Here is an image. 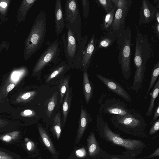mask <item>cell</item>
I'll return each instance as SVG.
<instances>
[{
  "instance_id": "44",
  "label": "cell",
  "mask_w": 159,
  "mask_h": 159,
  "mask_svg": "<svg viewBox=\"0 0 159 159\" xmlns=\"http://www.w3.org/2000/svg\"><path fill=\"white\" fill-rule=\"evenodd\" d=\"M0 6L2 8H5L7 6V3L5 2H2L0 3Z\"/></svg>"
},
{
  "instance_id": "32",
  "label": "cell",
  "mask_w": 159,
  "mask_h": 159,
  "mask_svg": "<svg viewBox=\"0 0 159 159\" xmlns=\"http://www.w3.org/2000/svg\"><path fill=\"white\" fill-rule=\"evenodd\" d=\"M69 88V80L67 78L61 80L60 82L59 89L60 92V103H62L63 97Z\"/></svg>"
},
{
  "instance_id": "19",
  "label": "cell",
  "mask_w": 159,
  "mask_h": 159,
  "mask_svg": "<svg viewBox=\"0 0 159 159\" xmlns=\"http://www.w3.org/2000/svg\"><path fill=\"white\" fill-rule=\"evenodd\" d=\"M116 9V7L114 5L111 11L104 16L102 23L100 25L101 29L103 32L111 31Z\"/></svg>"
},
{
  "instance_id": "40",
  "label": "cell",
  "mask_w": 159,
  "mask_h": 159,
  "mask_svg": "<svg viewBox=\"0 0 159 159\" xmlns=\"http://www.w3.org/2000/svg\"><path fill=\"white\" fill-rule=\"evenodd\" d=\"M159 148L156 149L154 152L149 155L144 157L143 158L146 159L152 158L154 157H159Z\"/></svg>"
},
{
  "instance_id": "10",
  "label": "cell",
  "mask_w": 159,
  "mask_h": 159,
  "mask_svg": "<svg viewBox=\"0 0 159 159\" xmlns=\"http://www.w3.org/2000/svg\"><path fill=\"white\" fill-rule=\"evenodd\" d=\"M58 39L49 43L44 51L38 59L33 69V73H37L50 63H57L60 58V48Z\"/></svg>"
},
{
  "instance_id": "26",
  "label": "cell",
  "mask_w": 159,
  "mask_h": 159,
  "mask_svg": "<svg viewBox=\"0 0 159 159\" xmlns=\"http://www.w3.org/2000/svg\"><path fill=\"white\" fill-rule=\"evenodd\" d=\"M68 68V65L66 62L63 61L61 62L48 77L46 82L49 81L52 79L61 74L67 70Z\"/></svg>"
},
{
  "instance_id": "11",
  "label": "cell",
  "mask_w": 159,
  "mask_h": 159,
  "mask_svg": "<svg viewBox=\"0 0 159 159\" xmlns=\"http://www.w3.org/2000/svg\"><path fill=\"white\" fill-rule=\"evenodd\" d=\"M97 77L110 91L116 94L128 102H131L132 99L128 93L122 86L116 80L97 74Z\"/></svg>"
},
{
  "instance_id": "18",
  "label": "cell",
  "mask_w": 159,
  "mask_h": 159,
  "mask_svg": "<svg viewBox=\"0 0 159 159\" xmlns=\"http://www.w3.org/2000/svg\"><path fill=\"white\" fill-rule=\"evenodd\" d=\"M88 149L89 155L92 157L97 155L100 150L94 132L90 133L87 139Z\"/></svg>"
},
{
  "instance_id": "15",
  "label": "cell",
  "mask_w": 159,
  "mask_h": 159,
  "mask_svg": "<svg viewBox=\"0 0 159 159\" xmlns=\"http://www.w3.org/2000/svg\"><path fill=\"white\" fill-rule=\"evenodd\" d=\"M22 139V132L14 130L0 134V141L7 145L18 144Z\"/></svg>"
},
{
  "instance_id": "31",
  "label": "cell",
  "mask_w": 159,
  "mask_h": 159,
  "mask_svg": "<svg viewBox=\"0 0 159 159\" xmlns=\"http://www.w3.org/2000/svg\"><path fill=\"white\" fill-rule=\"evenodd\" d=\"M57 93L58 92H57L54 93L48 102L47 113L49 117L51 116L55 107L57 105Z\"/></svg>"
},
{
  "instance_id": "4",
  "label": "cell",
  "mask_w": 159,
  "mask_h": 159,
  "mask_svg": "<svg viewBox=\"0 0 159 159\" xmlns=\"http://www.w3.org/2000/svg\"><path fill=\"white\" fill-rule=\"evenodd\" d=\"M45 12L41 10L36 18L25 43V57L27 59L41 47L45 39L47 30Z\"/></svg>"
},
{
  "instance_id": "25",
  "label": "cell",
  "mask_w": 159,
  "mask_h": 159,
  "mask_svg": "<svg viewBox=\"0 0 159 159\" xmlns=\"http://www.w3.org/2000/svg\"><path fill=\"white\" fill-rule=\"evenodd\" d=\"M18 146L23 148L30 155L35 149V145L34 142L28 138H25L24 140L18 144Z\"/></svg>"
},
{
  "instance_id": "3",
  "label": "cell",
  "mask_w": 159,
  "mask_h": 159,
  "mask_svg": "<svg viewBox=\"0 0 159 159\" xmlns=\"http://www.w3.org/2000/svg\"><path fill=\"white\" fill-rule=\"evenodd\" d=\"M111 120L115 128L125 133L143 138L148 136V125L144 119L133 109L130 114L125 116L112 115Z\"/></svg>"
},
{
  "instance_id": "36",
  "label": "cell",
  "mask_w": 159,
  "mask_h": 159,
  "mask_svg": "<svg viewBox=\"0 0 159 159\" xmlns=\"http://www.w3.org/2000/svg\"><path fill=\"white\" fill-rule=\"evenodd\" d=\"M20 115L24 117H33L36 115V113L34 110L27 109L22 111L20 113Z\"/></svg>"
},
{
  "instance_id": "13",
  "label": "cell",
  "mask_w": 159,
  "mask_h": 159,
  "mask_svg": "<svg viewBox=\"0 0 159 159\" xmlns=\"http://www.w3.org/2000/svg\"><path fill=\"white\" fill-rule=\"evenodd\" d=\"M98 40L93 33L86 45L82 61V67L84 71H86L90 65L96 51Z\"/></svg>"
},
{
  "instance_id": "30",
  "label": "cell",
  "mask_w": 159,
  "mask_h": 159,
  "mask_svg": "<svg viewBox=\"0 0 159 159\" xmlns=\"http://www.w3.org/2000/svg\"><path fill=\"white\" fill-rule=\"evenodd\" d=\"M37 93L35 91L26 92L20 95L16 100L17 102H28L33 98Z\"/></svg>"
},
{
  "instance_id": "5",
  "label": "cell",
  "mask_w": 159,
  "mask_h": 159,
  "mask_svg": "<svg viewBox=\"0 0 159 159\" xmlns=\"http://www.w3.org/2000/svg\"><path fill=\"white\" fill-rule=\"evenodd\" d=\"M66 29V35L64 31L62 37L65 57L70 65H81L82 66V61L88 37L85 35L79 44L74 32L69 28Z\"/></svg>"
},
{
  "instance_id": "28",
  "label": "cell",
  "mask_w": 159,
  "mask_h": 159,
  "mask_svg": "<svg viewBox=\"0 0 159 159\" xmlns=\"http://www.w3.org/2000/svg\"><path fill=\"white\" fill-rule=\"evenodd\" d=\"M0 159H21L20 156L7 149L0 147Z\"/></svg>"
},
{
  "instance_id": "14",
  "label": "cell",
  "mask_w": 159,
  "mask_h": 159,
  "mask_svg": "<svg viewBox=\"0 0 159 159\" xmlns=\"http://www.w3.org/2000/svg\"><path fill=\"white\" fill-rule=\"evenodd\" d=\"M54 10L55 30L57 36L62 32L65 26V22L61 0L55 1Z\"/></svg>"
},
{
  "instance_id": "34",
  "label": "cell",
  "mask_w": 159,
  "mask_h": 159,
  "mask_svg": "<svg viewBox=\"0 0 159 159\" xmlns=\"http://www.w3.org/2000/svg\"><path fill=\"white\" fill-rule=\"evenodd\" d=\"M81 3L83 7V16L85 20H86L89 13V2L87 0H82Z\"/></svg>"
},
{
  "instance_id": "42",
  "label": "cell",
  "mask_w": 159,
  "mask_h": 159,
  "mask_svg": "<svg viewBox=\"0 0 159 159\" xmlns=\"http://www.w3.org/2000/svg\"><path fill=\"white\" fill-rule=\"evenodd\" d=\"M15 86V85L14 84H9L7 88V92H9L12 90Z\"/></svg>"
},
{
  "instance_id": "6",
  "label": "cell",
  "mask_w": 159,
  "mask_h": 159,
  "mask_svg": "<svg viewBox=\"0 0 159 159\" xmlns=\"http://www.w3.org/2000/svg\"><path fill=\"white\" fill-rule=\"evenodd\" d=\"M132 32L128 26L117 38L119 50L118 60L124 78L128 80L131 75V57L132 50Z\"/></svg>"
},
{
  "instance_id": "37",
  "label": "cell",
  "mask_w": 159,
  "mask_h": 159,
  "mask_svg": "<svg viewBox=\"0 0 159 159\" xmlns=\"http://www.w3.org/2000/svg\"><path fill=\"white\" fill-rule=\"evenodd\" d=\"M9 123L7 121L0 119V131H8V127Z\"/></svg>"
},
{
  "instance_id": "7",
  "label": "cell",
  "mask_w": 159,
  "mask_h": 159,
  "mask_svg": "<svg viewBox=\"0 0 159 159\" xmlns=\"http://www.w3.org/2000/svg\"><path fill=\"white\" fill-rule=\"evenodd\" d=\"M64 15L66 28L72 30L75 34L79 44L83 37L81 34V19L77 0H66Z\"/></svg>"
},
{
  "instance_id": "12",
  "label": "cell",
  "mask_w": 159,
  "mask_h": 159,
  "mask_svg": "<svg viewBox=\"0 0 159 159\" xmlns=\"http://www.w3.org/2000/svg\"><path fill=\"white\" fill-rule=\"evenodd\" d=\"M158 11L159 9L150 3L149 0H143L139 11V26L148 24L155 20L156 14Z\"/></svg>"
},
{
  "instance_id": "29",
  "label": "cell",
  "mask_w": 159,
  "mask_h": 159,
  "mask_svg": "<svg viewBox=\"0 0 159 159\" xmlns=\"http://www.w3.org/2000/svg\"><path fill=\"white\" fill-rule=\"evenodd\" d=\"M95 2L98 7L103 8L106 13L111 11L114 7L111 0H96Z\"/></svg>"
},
{
  "instance_id": "9",
  "label": "cell",
  "mask_w": 159,
  "mask_h": 159,
  "mask_svg": "<svg viewBox=\"0 0 159 159\" xmlns=\"http://www.w3.org/2000/svg\"><path fill=\"white\" fill-rule=\"evenodd\" d=\"M116 7L111 31L117 38L125 29V18L129 11L131 0H111Z\"/></svg>"
},
{
  "instance_id": "38",
  "label": "cell",
  "mask_w": 159,
  "mask_h": 159,
  "mask_svg": "<svg viewBox=\"0 0 159 159\" xmlns=\"http://www.w3.org/2000/svg\"><path fill=\"white\" fill-rule=\"evenodd\" d=\"M76 155L79 157H83L86 155V151L84 148L77 150L76 152Z\"/></svg>"
},
{
  "instance_id": "41",
  "label": "cell",
  "mask_w": 159,
  "mask_h": 159,
  "mask_svg": "<svg viewBox=\"0 0 159 159\" xmlns=\"http://www.w3.org/2000/svg\"><path fill=\"white\" fill-rule=\"evenodd\" d=\"M154 32L156 35L157 38L159 39V23L156 22L154 26Z\"/></svg>"
},
{
  "instance_id": "20",
  "label": "cell",
  "mask_w": 159,
  "mask_h": 159,
  "mask_svg": "<svg viewBox=\"0 0 159 159\" xmlns=\"http://www.w3.org/2000/svg\"><path fill=\"white\" fill-rule=\"evenodd\" d=\"M83 92L88 104L92 97L93 90L87 71H84L83 74Z\"/></svg>"
},
{
  "instance_id": "1",
  "label": "cell",
  "mask_w": 159,
  "mask_h": 159,
  "mask_svg": "<svg viewBox=\"0 0 159 159\" xmlns=\"http://www.w3.org/2000/svg\"><path fill=\"white\" fill-rule=\"evenodd\" d=\"M152 48L148 37L138 30L136 33L134 62L135 68L132 89L138 91L141 88L148 60L153 55Z\"/></svg>"
},
{
  "instance_id": "8",
  "label": "cell",
  "mask_w": 159,
  "mask_h": 159,
  "mask_svg": "<svg viewBox=\"0 0 159 159\" xmlns=\"http://www.w3.org/2000/svg\"><path fill=\"white\" fill-rule=\"evenodd\" d=\"M100 113L125 116L131 113L132 108H129L126 104L120 99L109 98L103 93L99 100Z\"/></svg>"
},
{
  "instance_id": "43",
  "label": "cell",
  "mask_w": 159,
  "mask_h": 159,
  "mask_svg": "<svg viewBox=\"0 0 159 159\" xmlns=\"http://www.w3.org/2000/svg\"><path fill=\"white\" fill-rule=\"evenodd\" d=\"M155 20H156V22L159 23V11L156 14Z\"/></svg>"
},
{
  "instance_id": "21",
  "label": "cell",
  "mask_w": 159,
  "mask_h": 159,
  "mask_svg": "<svg viewBox=\"0 0 159 159\" xmlns=\"http://www.w3.org/2000/svg\"><path fill=\"white\" fill-rule=\"evenodd\" d=\"M153 87L152 91L150 93V101L148 109L145 114L147 116H150L152 115L154 106V102L158 96L159 92V79L158 78Z\"/></svg>"
},
{
  "instance_id": "16",
  "label": "cell",
  "mask_w": 159,
  "mask_h": 159,
  "mask_svg": "<svg viewBox=\"0 0 159 159\" xmlns=\"http://www.w3.org/2000/svg\"><path fill=\"white\" fill-rule=\"evenodd\" d=\"M98 40L96 51L100 48L106 49L112 45L117 39L115 35L111 31L103 32Z\"/></svg>"
},
{
  "instance_id": "35",
  "label": "cell",
  "mask_w": 159,
  "mask_h": 159,
  "mask_svg": "<svg viewBox=\"0 0 159 159\" xmlns=\"http://www.w3.org/2000/svg\"><path fill=\"white\" fill-rule=\"evenodd\" d=\"M152 125L149 131V134L150 135L156 133L159 129V119L154 121L152 124Z\"/></svg>"
},
{
  "instance_id": "45",
  "label": "cell",
  "mask_w": 159,
  "mask_h": 159,
  "mask_svg": "<svg viewBox=\"0 0 159 159\" xmlns=\"http://www.w3.org/2000/svg\"><path fill=\"white\" fill-rule=\"evenodd\" d=\"M110 159H125L120 158H117L116 157H112Z\"/></svg>"
},
{
  "instance_id": "24",
  "label": "cell",
  "mask_w": 159,
  "mask_h": 159,
  "mask_svg": "<svg viewBox=\"0 0 159 159\" xmlns=\"http://www.w3.org/2000/svg\"><path fill=\"white\" fill-rule=\"evenodd\" d=\"M159 75V60L153 66L151 73L150 84L146 94L144 98V100L147 98L151 89L153 88L157 79L158 78Z\"/></svg>"
},
{
  "instance_id": "33",
  "label": "cell",
  "mask_w": 159,
  "mask_h": 159,
  "mask_svg": "<svg viewBox=\"0 0 159 159\" xmlns=\"http://www.w3.org/2000/svg\"><path fill=\"white\" fill-rule=\"evenodd\" d=\"M36 1V0H27L23 1L21 9L22 12L23 13V16H25L28 10Z\"/></svg>"
},
{
  "instance_id": "2",
  "label": "cell",
  "mask_w": 159,
  "mask_h": 159,
  "mask_svg": "<svg viewBox=\"0 0 159 159\" xmlns=\"http://www.w3.org/2000/svg\"><path fill=\"white\" fill-rule=\"evenodd\" d=\"M96 126L98 132L102 138L114 144L123 147L126 150V154L129 156L138 155L147 147L141 140L125 139L114 133L106 121L99 115L97 116Z\"/></svg>"
},
{
  "instance_id": "39",
  "label": "cell",
  "mask_w": 159,
  "mask_h": 159,
  "mask_svg": "<svg viewBox=\"0 0 159 159\" xmlns=\"http://www.w3.org/2000/svg\"><path fill=\"white\" fill-rule=\"evenodd\" d=\"M159 116V104L158 103L157 106L154 111V114L152 120L150 123L152 124L154 121L156 120Z\"/></svg>"
},
{
  "instance_id": "17",
  "label": "cell",
  "mask_w": 159,
  "mask_h": 159,
  "mask_svg": "<svg viewBox=\"0 0 159 159\" xmlns=\"http://www.w3.org/2000/svg\"><path fill=\"white\" fill-rule=\"evenodd\" d=\"M89 117L86 111L82 105L79 125L76 136V142L78 143L86 129L89 122Z\"/></svg>"
},
{
  "instance_id": "22",
  "label": "cell",
  "mask_w": 159,
  "mask_h": 159,
  "mask_svg": "<svg viewBox=\"0 0 159 159\" xmlns=\"http://www.w3.org/2000/svg\"><path fill=\"white\" fill-rule=\"evenodd\" d=\"M38 128L42 140L45 146L52 154H55V148L46 132L41 126H38Z\"/></svg>"
},
{
  "instance_id": "27",
  "label": "cell",
  "mask_w": 159,
  "mask_h": 159,
  "mask_svg": "<svg viewBox=\"0 0 159 159\" xmlns=\"http://www.w3.org/2000/svg\"><path fill=\"white\" fill-rule=\"evenodd\" d=\"M52 129L57 139H59L61 132L60 115L59 113L56 114L53 119Z\"/></svg>"
},
{
  "instance_id": "23",
  "label": "cell",
  "mask_w": 159,
  "mask_h": 159,
  "mask_svg": "<svg viewBox=\"0 0 159 159\" xmlns=\"http://www.w3.org/2000/svg\"><path fill=\"white\" fill-rule=\"evenodd\" d=\"M69 88L67 90L62 105L63 126L65 125L69 112L71 99V93Z\"/></svg>"
}]
</instances>
